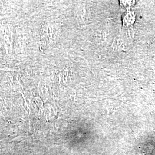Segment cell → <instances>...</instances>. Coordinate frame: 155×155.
I'll list each match as a JSON object with an SVG mask.
<instances>
[]
</instances>
